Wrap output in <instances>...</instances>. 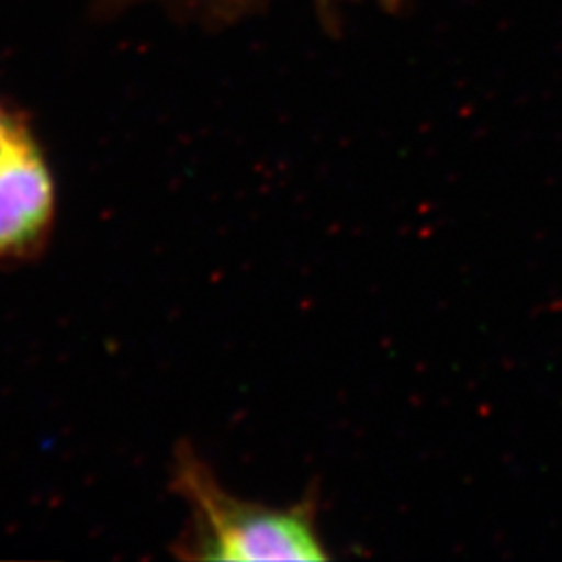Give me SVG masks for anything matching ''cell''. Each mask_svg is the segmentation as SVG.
<instances>
[{"label":"cell","mask_w":562,"mask_h":562,"mask_svg":"<svg viewBox=\"0 0 562 562\" xmlns=\"http://www.w3.org/2000/svg\"><path fill=\"white\" fill-rule=\"evenodd\" d=\"M171 490L190 510V525L176 542L186 561H325L319 536V498L292 506L244 501L223 487L194 446L180 443L171 464Z\"/></svg>","instance_id":"cell-1"},{"label":"cell","mask_w":562,"mask_h":562,"mask_svg":"<svg viewBox=\"0 0 562 562\" xmlns=\"http://www.w3.org/2000/svg\"><path fill=\"white\" fill-rule=\"evenodd\" d=\"M57 211L53 167L27 123L0 157V267L41 259L53 238Z\"/></svg>","instance_id":"cell-2"},{"label":"cell","mask_w":562,"mask_h":562,"mask_svg":"<svg viewBox=\"0 0 562 562\" xmlns=\"http://www.w3.org/2000/svg\"><path fill=\"white\" fill-rule=\"evenodd\" d=\"M30 123L25 113L15 109L13 104L0 99V157L7 153L11 142L20 136L21 130Z\"/></svg>","instance_id":"cell-3"}]
</instances>
